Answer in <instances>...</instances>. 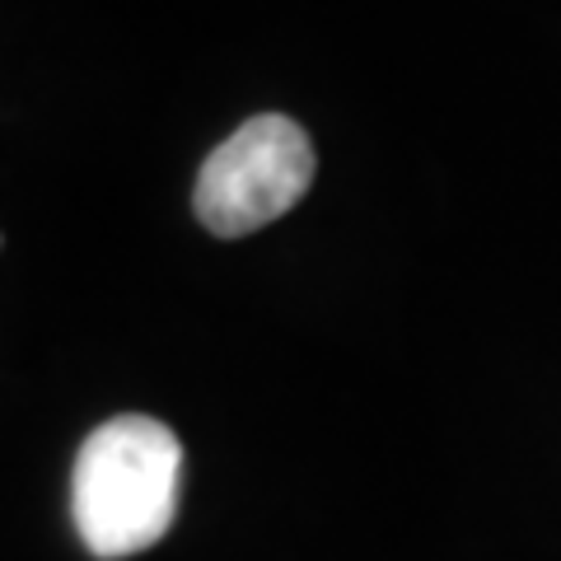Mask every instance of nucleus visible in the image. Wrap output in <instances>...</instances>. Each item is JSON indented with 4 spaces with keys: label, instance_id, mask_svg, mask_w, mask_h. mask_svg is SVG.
Masks as SVG:
<instances>
[{
    "label": "nucleus",
    "instance_id": "1",
    "mask_svg": "<svg viewBox=\"0 0 561 561\" xmlns=\"http://www.w3.org/2000/svg\"><path fill=\"white\" fill-rule=\"evenodd\" d=\"M183 445L154 416H113L70 468V519L99 561L150 552L179 519Z\"/></svg>",
    "mask_w": 561,
    "mask_h": 561
},
{
    "label": "nucleus",
    "instance_id": "2",
    "mask_svg": "<svg viewBox=\"0 0 561 561\" xmlns=\"http://www.w3.org/2000/svg\"><path fill=\"white\" fill-rule=\"evenodd\" d=\"M313 146L286 113H257L206 154L192 210L210 234L243 239L280 220L313 183Z\"/></svg>",
    "mask_w": 561,
    "mask_h": 561
}]
</instances>
